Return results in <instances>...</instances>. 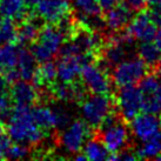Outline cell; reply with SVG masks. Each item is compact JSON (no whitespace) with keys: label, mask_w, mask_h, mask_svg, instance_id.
Here are the masks:
<instances>
[{"label":"cell","mask_w":161,"mask_h":161,"mask_svg":"<svg viewBox=\"0 0 161 161\" xmlns=\"http://www.w3.org/2000/svg\"><path fill=\"white\" fill-rule=\"evenodd\" d=\"M0 21H1V19H0Z\"/></svg>","instance_id":"40"},{"label":"cell","mask_w":161,"mask_h":161,"mask_svg":"<svg viewBox=\"0 0 161 161\" xmlns=\"http://www.w3.org/2000/svg\"><path fill=\"white\" fill-rule=\"evenodd\" d=\"M133 19V8L127 3H118V4L108 9L105 15L106 27L111 32H119L122 28L128 26V24Z\"/></svg>","instance_id":"12"},{"label":"cell","mask_w":161,"mask_h":161,"mask_svg":"<svg viewBox=\"0 0 161 161\" xmlns=\"http://www.w3.org/2000/svg\"><path fill=\"white\" fill-rule=\"evenodd\" d=\"M160 132H161V120H160Z\"/></svg>","instance_id":"39"},{"label":"cell","mask_w":161,"mask_h":161,"mask_svg":"<svg viewBox=\"0 0 161 161\" xmlns=\"http://www.w3.org/2000/svg\"><path fill=\"white\" fill-rule=\"evenodd\" d=\"M157 159H158V160H161V154H160V155H159V157L157 158Z\"/></svg>","instance_id":"38"},{"label":"cell","mask_w":161,"mask_h":161,"mask_svg":"<svg viewBox=\"0 0 161 161\" xmlns=\"http://www.w3.org/2000/svg\"><path fill=\"white\" fill-rule=\"evenodd\" d=\"M3 159H5V157L3 155V154H1V153H0V160H3Z\"/></svg>","instance_id":"37"},{"label":"cell","mask_w":161,"mask_h":161,"mask_svg":"<svg viewBox=\"0 0 161 161\" xmlns=\"http://www.w3.org/2000/svg\"><path fill=\"white\" fill-rule=\"evenodd\" d=\"M99 132L100 133H98L97 136L101 140V142L105 145L108 152L112 154L124 151L130 140L128 130L121 120Z\"/></svg>","instance_id":"8"},{"label":"cell","mask_w":161,"mask_h":161,"mask_svg":"<svg viewBox=\"0 0 161 161\" xmlns=\"http://www.w3.org/2000/svg\"><path fill=\"white\" fill-rule=\"evenodd\" d=\"M74 160L85 161V160H87V158L85 157V154H84V153H82V154H75V155H74Z\"/></svg>","instance_id":"33"},{"label":"cell","mask_w":161,"mask_h":161,"mask_svg":"<svg viewBox=\"0 0 161 161\" xmlns=\"http://www.w3.org/2000/svg\"><path fill=\"white\" fill-rule=\"evenodd\" d=\"M160 85V78L158 74H146L139 81V88L141 90L143 95H151L157 92Z\"/></svg>","instance_id":"24"},{"label":"cell","mask_w":161,"mask_h":161,"mask_svg":"<svg viewBox=\"0 0 161 161\" xmlns=\"http://www.w3.org/2000/svg\"><path fill=\"white\" fill-rule=\"evenodd\" d=\"M19 49L15 44H4L0 45V74L9 71L18 64Z\"/></svg>","instance_id":"18"},{"label":"cell","mask_w":161,"mask_h":161,"mask_svg":"<svg viewBox=\"0 0 161 161\" xmlns=\"http://www.w3.org/2000/svg\"><path fill=\"white\" fill-rule=\"evenodd\" d=\"M82 153L85 154L87 160L92 161H101L108 159V151L101 140L97 136L94 139H90L86 145L82 147Z\"/></svg>","instance_id":"19"},{"label":"cell","mask_w":161,"mask_h":161,"mask_svg":"<svg viewBox=\"0 0 161 161\" xmlns=\"http://www.w3.org/2000/svg\"><path fill=\"white\" fill-rule=\"evenodd\" d=\"M99 5L103 11L107 12L108 9H111L112 7H114L118 3H120V0H98Z\"/></svg>","instance_id":"28"},{"label":"cell","mask_w":161,"mask_h":161,"mask_svg":"<svg viewBox=\"0 0 161 161\" xmlns=\"http://www.w3.org/2000/svg\"><path fill=\"white\" fill-rule=\"evenodd\" d=\"M127 31L141 42L152 41L157 36L158 25L154 23L151 11L141 8L127 26Z\"/></svg>","instance_id":"9"},{"label":"cell","mask_w":161,"mask_h":161,"mask_svg":"<svg viewBox=\"0 0 161 161\" xmlns=\"http://www.w3.org/2000/svg\"><path fill=\"white\" fill-rule=\"evenodd\" d=\"M142 101L143 93L139 87L134 85L120 87L114 98L116 109L121 119L130 122L138 115L140 111H142Z\"/></svg>","instance_id":"4"},{"label":"cell","mask_w":161,"mask_h":161,"mask_svg":"<svg viewBox=\"0 0 161 161\" xmlns=\"http://www.w3.org/2000/svg\"><path fill=\"white\" fill-rule=\"evenodd\" d=\"M18 44V30L13 19L5 18L0 21V45Z\"/></svg>","instance_id":"22"},{"label":"cell","mask_w":161,"mask_h":161,"mask_svg":"<svg viewBox=\"0 0 161 161\" xmlns=\"http://www.w3.org/2000/svg\"><path fill=\"white\" fill-rule=\"evenodd\" d=\"M11 100L15 103V106H28L32 107L38 103L40 95L34 85L28 84L26 80L15 81L11 86Z\"/></svg>","instance_id":"13"},{"label":"cell","mask_w":161,"mask_h":161,"mask_svg":"<svg viewBox=\"0 0 161 161\" xmlns=\"http://www.w3.org/2000/svg\"><path fill=\"white\" fill-rule=\"evenodd\" d=\"M65 34L53 24L40 27L39 36L31 45V52L38 63L47 61L58 53L64 44Z\"/></svg>","instance_id":"2"},{"label":"cell","mask_w":161,"mask_h":161,"mask_svg":"<svg viewBox=\"0 0 161 161\" xmlns=\"http://www.w3.org/2000/svg\"><path fill=\"white\" fill-rule=\"evenodd\" d=\"M80 76L82 84L90 93L109 94L111 92V79L108 78L107 72L95 63V60L82 65Z\"/></svg>","instance_id":"6"},{"label":"cell","mask_w":161,"mask_h":161,"mask_svg":"<svg viewBox=\"0 0 161 161\" xmlns=\"http://www.w3.org/2000/svg\"><path fill=\"white\" fill-rule=\"evenodd\" d=\"M149 66L141 58H130L114 66L112 81L118 87L134 85L148 73Z\"/></svg>","instance_id":"5"},{"label":"cell","mask_w":161,"mask_h":161,"mask_svg":"<svg viewBox=\"0 0 161 161\" xmlns=\"http://www.w3.org/2000/svg\"><path fill=\"white\" fill-rule=\"evenodd\" d=\"M30 153V149L21 142H18L15 145H11L7 152L5 154L6 159H11V160H19V159H24L26 158Z\"/></svg>","instance_id":"25"},{"label":"cell","mask_w":161,"mask_h":161,"mask_svg":"<svg viewBox=\"0 0 161 161\" xmlns=\"http://www.w3.org/2000/svg\"><path fill=\"white\" fill-rule=\"evenodd\" d=\"M18 71L20 73V79L21 80L30 81L33 79V75L36 69V59L32 54L31 51L25 48L19 49L18 54Z\"/></svg>","instance_id":"16"},{"label":"cell","mask_w":161,"mask_h":161,"mask_svg":"<svg viewBox=\"0 0 161 161\" xmlns=\"http://www.w3.org/2000/svg\"><path fill=\"white\" fill-rule=\"evenodd\" d=\"M139 57L147 64L149 67H157L161 60V51L152 41H145L138 47Z\"/></svg>","instance_id":"20"},{"label":"cell","mask_w":161,"mask_h":161,"mask_svg":"<svg viewBox=\"0 0 161 161\" xmlns=\"http://www.w3.org/2000/svg\"><path fill=\"white\" fill-rule=\"evenodd\" d=\"M157 74L159 75V78H161V60H160V63L157 65Z\"/></svg>","instance_id":"34"},{"label":"cell","mask_w":161,"mask_h":161,"mask_svg":"<svg viewBox=\"0 0 161 161\" xmlns=\"http://www.w3.org/2000/svg\"><path fill=\"white\" fill-rule=\"evenodd\" d=\"M40 27L38 26L34 19L27 17L20 23L18 28V44L20 45H32L39 36Z\"/></svg>","instance_id":"17"},{"label":"cell","mask_w":161,"mask_h":161,"mask_svg":"<svg viewBox=\"0 0 161 161\" xmlns=\"http://www.w3.org/2000/svg\"><path fill=\"white\" fill-rule=\"evenodd\" d=\"M114 99L109 94H92L81 101V114L92 128H98L109 112L113 111Z\"/></svg>","instance_id":"3"},{"label":"cell","mask_w":161,"mask_h":161,"mask_svg":"<svg viewBox=\"0 0 161 161\" xmlns=\"http://www.w3.org/2000/svg\"><path fill=\"white\" fill-rule=\"evenodd\" d=\"M130 130L136 139L147 141L160 135V120L152 113L138 114L130 121Z\"/></svg>","instance_id":"11"},{"label":"cell","mask_w":161,"mask_h":161,"mask_svg":"<svg viewBox=\"0 0 161 161\" xmlns=\"http://www.w3.org/2000/svg\"><path fill=\"white\" fill-rule=\"evenodd\" d=\"M151 13H152V18L154 20V23L157 24L158 26H161V1L155 6H153Z\"/></svg>","instance_id":"26"},{"label":"cell","mask_w":161,"mask_h":161,"mask_svg":"<svg viewBox=\"0 0 161 161\" xmlns=\"http://www.w3.org/2000/svg\"><path fill=\"white\" fill-rule=\"evenodd\" d=\"M92 135V127L86 121L75 120L60 135V143L68 153L80 152L86 139Z\"/></svg>","instance_id":"7"},{"label":"cell","mask_w":161,"mask_h":161,"mask_svg":"<svg viewBox=\"0 0 161 161\" xmlns=\"http://www.w3.org/2000/svg\"><path fill=\"white\" fill-rule=\"evenodd\" d=\"M34 8L39 18L53 25L68 18L72 11L68 0H41Z\"/></svg>","instance_id":"10"},{"label":"cell","mask_w":161,"mask_h":161,"mask_svg":"<svg viewBox=\"0 0 161 161\" xmlns=\"http://www.w3.org/2000/svg\"><path fill=\"white\" fill-rule=\"evenodd\" d=\"M41 0H25L27 7H36V5L40 3Z\"/></svg>","instance_id":"31"},{"label":"cell","mask_w":161,"mask_h":161,"mask_svg":"<svg viewBox=\"0 0 161 161\" xmlns=\"http://www.w3.org/2000/svg\"><path fill=\"white\" fill-rule=\"evenodd\" d=\"M139 159H153L161 154V135L143 141V145L135 151Z\"/></svg>","instance_id":"21"},{"label":"cell","mask_w":161,"mask_h":161,"mask_svg":"<svg viewBox=\"0 0 161 161\" xmlns=\"http://www.w3.org/2000/svg\"><path fill=\"white\" fill-rule=\"evenodd\" d=\"M125 1L132 8L136 9V11H140L141 8H143L146 3H147V0H125Z\"/></svg>","instance_id":"29"},{"label":"cell","mask_w":161,"mask_h":161,"mask_svg":"<svg viewBox=\"0 0 161 161\" xmlns=\"http://www.w3.org/2000/svg\"><path fill=\"white\" fill-rule=\"evenodd\" d=\"M57 78H58L57 64L47 60L40 63V66L36 67L32 81L36 87H51L53 84H55Z\"/></svg>","instance_id":"14"},{"label":"cell","mask_w":161,"mask_h":161,"mask_svg":"<svg viewBox=\"0 0 161 161\" xmlns=\"http://www.w3.org/2000/svg\"><path fill=\"white\" fill-rule=\"evenodd\" d=\"M154 97H155V99L158 100V103H159V105H160V107H161V82H160V85H159V87H158L157 92L154 93Z\"/></svg>","instance_id":"32"},{"label":"cell","mask_w":161,"mask_h":161,"mask_svg":"<svg viewBox=\"0 0 161 161\" xmlns=\"http://www.w3.org/2000/svg\"><path fill=\"white\" fill-rule=\"evenodd\" d=\"M25 0H0V15L21 23L28 17Z\"/></svg>","instance_id":"15"},{"label":"cell","mask_w":161,"mask_h":161,"mask_svg":"<svg viewBox=\"0 0 161 161\" xmlns=\"http://www.w3.org/2000/svg\"><path fill=\"white\" fill-rule=\"evenodd\" d=\"M154 40H155V45L158 46V48L161 51V28L160 30H158L157 36H155V38H154Z\"/></svg>","instance_id":"30"},{"label":"cell","mask_w":161,"mask_h":161,"mask_svg":"<svg viewBox=\"0 0 161 161\" xmlns=\"http://www.w3.org/2000/svg\"><path fill=\"white\" fill-rule=\"evenodd\" d=\"M160 1H161V0H147V3L151 5V6H155V5L159 4Z\"/></svg>","instance_id":"35"},{"label":"cell","mask_w":161,"mask_h":161,"mask_svg":"<svg viewBox=\"0 0 161 161\" xmlns=\"http://www.w3.org/2000/svg\"><path fill=\"white\" fill-rule=\"evenodd\" d=\"M7 119V134L15 142L38 145L45 138V130L40 128L33 119L32 107L15 106Z\"/></svg>","instance_id":"1"},{"label":"cell","mask_w":161,"mask_h":161,"mask_svg":"<svg viewBox=\"0 0 161 161\" xmlns=\"http://www.w3.org/2000/svg\"><path fill=\"white\" fill-rule=\"evenodd\" d=\"M11 146V138L9 136H5L1 135L0 136V153L5 157V154L7 152V149Z\"/></svg>","instance_id":"27"},{"label":"cell","mask_w":161,"mask_h":161,"mask_svg":"<svg viewBox=\"0 0 161 161\" xmlns=\"http://www.w3.org/2000/svg\"><path fill=\"white\" fill-rule=\"evenodd\" d=\"M74 6L80 14L87 17H100L103 15V9L98 0H74Z\"/></svg>","instance_id":"23"},{"label":"cell","mask_w":161,"mask_h":161,"mask_svg":"<svg viewBox=\"0 0 161 161\" xmlns=\"http://www.w3.org/2000/svg\"><path fill=\"white\" fill-rule=\"evenodd\" d=\"M4 130H5L4 124L0 121V136H1V135H4Z\"/></svg>","instance_id":"36"}]
</instances>
